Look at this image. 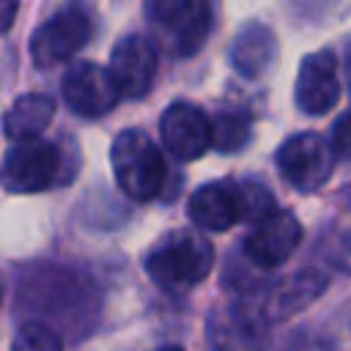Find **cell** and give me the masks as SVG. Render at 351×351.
<instances>
[{
    "label": "cell",
    "mask_w": 351,
    "mask_h": 351,
    "mask_svg": "<svg viewBox=\"0 0 351 351\" xmlns=\"http://www.w3.org/2000/svg\"><path fill=\"white\" fill-rule=\"evenodd\" d=\"M154 41L173 58L203 49L214 27V0H143Z\"/></svg>",
    "instance_id": "6da1fadb"
},
{
    "label": "cell",
    "mask_w": 351,
    "mask_h": 351,
    "mask_svg": "<svg viewBox=\"0 0 351 351\" xmlns=\"http://www.w3.org/2000/svg\"><path fill=\"white\" fill-rule=\"evenodd\" d=\"M214 266V247L197 230L167 233L145 255L148 277L165 291H189L208 277Z\"/></svg>",
    "instance_id": "7a4b0ae2"
},
{
    "label": "cell",
    "mask_w": 351,
    "mask_h": 351,
    "mask_svg": "<svg viewBox=\"0 0 351 351\" xmlns=\"http://www.w3.org/2000/svg\"><path fill=\"white\" fill-rule=\"evenodd\" d=\"M110 165L123 195L132 200H154L167 181V165L154 140L140 129H123L110 145Z\"/></svg>",
    "instance_id": "3957f363"
},
{
    "label": "cell",
    "mask_w": 351,
    "mask_h": 351,
    "mask_svg": "<svg viewBox=\"0 0 351 351\" xmlns=\"http://www.w3.org/2000/svg\"><path fill=\"white\" fill-rule=\"evenodd\" d=\"M3 181L8 192H44L55 184H66L63 176V151L49 140H25L14 143L3 159Z\"/></svg>",
    "instance_id": "277c9868"
},
{
    "label": "cell",
    "mask_w": 351,
    "mask_h": 351,
    "mask_svg": "<svg viewBox=\"0 0 351 351\" xmlns=\"http://www.w3.org/2000/svg\"><path fill=\"white\" fill-rule=\"evenodd\" d=\"M93 36V22L90 16L77 8H60L49 19H44L33 36H30V60L38 69H52L71 55H77Z\"/></svg>",
    "instance_id": "5b68a950"
},
{
    "label": "cell",
    "mask_w": 351,
    "mask_h": 351,
    "mask_svg": "<svg viewBox=\"0 0 351 351\" xmlns=\"http://www.w3.org/2000/svg\"><path fill=\"white\" fill-rule=\"evenodd\" d=\"M277 170L280 176L299 192H315L321 189L335 167V151L332 145L318 137L315 132H299L288 137L277 148Z\"/></svg>",
    "instance_id": "8992f818"
},
{
    "label": "cell",
    "mask_w": 351,
    "mask_h": 351,
    "mask_svg": "<svg viewBox=\"0 0 351 351\" xmlns=\"http://www.w3.org/2000/svg\"><path fill=\"white\" fill-rule=\"evenodd\" d=\"M266 313L247 302H228L208 313V351H266Z\"/></svg>",
    "instance_id": "52a82bcc"
},
{
    "label": "cell",
    "mask_w": 351,
    "mask_h": 351,
    "mask_svg": "<svg viewBox=\"0 0 351 351\" xmlns=\"http://www.w3.org/2000/svg\"><path fill=\"white\" fill-rule=\"evenodd\" d=\"M60 93L66 107L80 118H101L121 99L110 77V69H101L90 60L66 69V74L60 77Z\"/></svg>",
    "instance_id": "ba28073f"
},
{
    "label": "cell",
    "mask_w": 351,
    "mask_h": 351,
    "mask_svg": "<svg viewBox=\"0 0 351 351\" xmlns=\"http://www.w3.org/2000/svg\"><path fill=\"white\" fill-rule=\"evenodd\" d=\"M302 244V222L293 211L277 208L261 219L244 239V258L258 269H274L285 263Z\"/></svg>",
    "instance_id": "9c48e42d"
},
{
    "label": "cell",
    "mask_w": 351,
    "mask_h": 351,
    "mask_svg": "<svg viewBox=\"0 0 351 351\" xmlns=\"http://www.w3.org/2000/svg\"><path fill=\"white\" fill-rule=\"evenodd\" d=\"M110 77L121 96L143 99L156 77V44L140 33L123 36L110 55Z\"/></svg>",
    "instance_id": "30bf717a"
},
{
    "label": "cell",
    "mask_w": 351,
    "mask_h": 351,
    "mask_svg": "<svg viewBox=\"0 0 351 351\" xmlns=\"http://www.w3.org/2000/svg\"><path fill=\"white\" fill-rule=\"evenodd\" d=\"M159 132L165 148L181 162L200 159L214 145L211 121L200 107L189 101H173L159 118Z\"/></svg>",
    "instance_id": "8fae6325"
},
{
    "label": "cell",
    "mask_w": 351,
    "mask_h": 351,
    "mask_svg": "<svg viewBox=\"0 0 351 351\" xmlns=\"http://www.w3.org/2000/svg\"><path fill=\"white\" fill-rule=\"evenodd\" d=\"M340 99V80H337V58L329 49H318L307 55L296 74L293 101L307 115L329 112Z\"/></svg>",
    "instance_id": "7c38bea8"
},
{
    "label": "cell",
    "mask_w": 351,
    "mask_h": 351,
    "mask_svg": "<svg viewBox=\"0 0 351 351\" xmlns=\"http://www.w3.org/2000/svg\"><path fill=\"white\" fill-rule=\"evenodd\" d=\"M186 214L200 230L222 233V230L233 228L239 219H244L239 184L236 181H208V184L197 186L186 203Z\"/></svg>",
    "instance_id": "4fadbf2b"
},
{
    "label": "cell",
    "mask_w": 351,
    "mask_h": 351,
    "mask_svg": "<svg viewBox=\"0 0 351 351\" xmlns=\"http://www.w3.org/2000/svg\"><path fill=\"white\" fill-rule=\"evenodd\" d=\"M329 285V277L318 269H299L288 280L277 282L263 304V313L269 321H282L296 313H302L307 304H313Z\"/></svg>",
    "instance_id": "5bb4252c"
},
{
    "label": "cell",
    "mask_w": 351,
    "mask_h": 351,
    "mask_svg": "<svg viewBox=\"0 0 351 351\" xmlns=\"http://www.w3.org/2000/svg\"><path fill=\"white\" fill-rule=\"evenodd\" d=\"M274 60H277V36L266 25L250 22L236 33L230 44V63L241 77L258 80L274 66Z\"/></svg>",
    "instance_id": "9a60e30c"
},
{
    "label": "cell",
    "mask_w": 351,
    "mask_h": 351,
    "mask_svg": "<svg viewBox=\"0 0 351 351\" xmlns=\"http://www.w3.org/2000/svg\"><path fill=\"white\" fill-rule=\"evenodd\" d=\"M55 115V101L47 93H25L19 96L3 118V132L8 140L14 143H25V140H38V134L49 126Z\"/></svg>",
    "instance_id": "2e32d148"
},
{
    "label": "cell",
    "mask_w": 351,
    "mask_h": 351,
    "mask_svg": "<svg viewBox=\"0 0 351 351\" xmlns=\"http://www.w3.org/2000/svg\"><path fill=\"white\" fill-rule=\"evenodd\" d=\"M211 134H214V148L219 154H236L247 148L252 137V123L244 112H230L222 110L211 118Z\"/></svg>",
    "instance_id": "e0dca14e"
},
{
    "label": "cell",
    "mask_w": 351,
    "mask_h": 351,
    "mask_svg": "<svg viewBox=\"0 0 351 351\" xmlns=\"http://www.w3.org/2000/svg\"><path fill=\"white\" fill-rule=\"evenodd\" d=\"M239 184V195H241V214L247 222H261L266 219L269 214L277 211V203L271 197V192L261 184V181H252V178H241L236 181Z\"/></svg>",
    "instance_id": "ac0fdd59"
},
{
    "label": "cell",
    "mask_w": 351,
    "mask_h": 351,
    "mask_svg": "<svg viewBox=\"0 0 351 351\" xmlns=\"http://www.w3.org/2000/svg\"><path fill=\"white\" fill-rule=\"evenodd\" d=\"M11 351H63V340L52 326L41 321H27L16 329Z\"/></svg>",
    "instance_id": "d6986e66"
},
{
    "label": "cell",
    "mask_w": 351,
    "mask_h": 351,
    "mask_svg": "<svg viewBox=\"0 0 351 351\" xmlns=\"http://www.w3.org/2000/svg\"><path fill=\"white\" fill-rule=\"evenodd\" d=\"M329 145H332V151H335V159L351 162V110L343 112V115L332 123Z\"/></svg>",
    "instance_id": "ffe728a7"
},
{
    "label": "cell",
    "mask_w": 351,
    "mask_h": 351,
    "mask_svg": "<svg viewBox=\"0 0 351 351\" xmlns=\"http://www.w3.org/2000/svg\"><path fill=\"white\" fill-rule=\"evenodd\" d=\"M16 3L19 0H3V14H0V22H3V30H8L14 25V14H16Z\"/></svg>",
    "instance_id": "44dd1931"
},
{
    "label": "cell",
    "mask_w": 351,
    "mask_h": 351,
    "mask_svg": "<svg viewBox=\"0 0 351 351\" xmlns=\"http://www.w3.org/2000/svg\"><path fill=\"white\" fill-rule=\"evenodd\" d=\"M346 80H348V90H351V41L346 47Z\"/></svg>",
    "instance_id": "7402d4cb"
},
{
    "label": "cell",
    "mask_w": 351,
    "mask_h": 351,
    "mask_svg": "<svg viewBox=\"0 0 351 351\" xmlns=\"http://www.w3.org/2000/svg\"><path fill=\"white\" fill-rule=\"evenodd\" d=\"M156 351H184L181 346H162V348H156Z\"/></svg>",
    "instance_id": "603a6c76"
}]
</instances>
